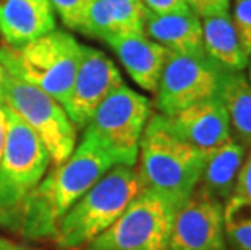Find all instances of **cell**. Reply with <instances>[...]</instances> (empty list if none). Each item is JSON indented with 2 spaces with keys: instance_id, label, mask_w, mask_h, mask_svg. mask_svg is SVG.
<instances>
[{
  "instance_id": "3957f363",
  "label": "cell",
  "mask_w": 251,
  "mask_h": 250,
  "mask_svg": "<svg viewBox=\"0 0 251 250\" xmlns=\"http://www.w3.org/2000/svg\"><path fill=\"white\" fill-rule=\"evenodd\" d=\"M144 189L138 169L122 164L110 167L60 220L57 246L81 250L114 224Z\"/></svg>"
},
{
  "instance_id": "2e32d148",
  "label": "cell",
  "mask_w": 251,
  "mask_h": 250,
  "mask_svg": "<svg viewBox=\"0 0 251 250\" xmlns=\"http://www.w3.org/2000/svg\"><path fill=\"white\" fill-rule=\"evenodd\" d=\"M245 154H247V148L230 137L222 146L206 154L204 167H202L198 187L206 190L207 194L216 196L224 203L233 195Z\"/></svg>"
},
{
  "instance_id": "8fae6325",
  "label": "cell",
  "mask_w": 251,
  "mask_h": 250,
  "mask_svg": "<svg viewBox=\"0 0 251 250\" xmlns=\"http://www.w3.org/2000/svg\"><path fill=\"white\" fill-rule=\"evenodd\" d=\"M120 84H124V78L114 60L102 51L81 46V60L63 104L75 129H84L99 104Z\"/></svg>"
},
{
  "instance_id": "277c9868",
  "label": "cell",
  "mask_w": 251,
  "mask_h": 250,
  "mask_svg": "<svg viewBox=\"0 0 251 250\" xmlns=\"http://www.w3.org/2000/svg\"><path fill=\"white\" fill-rule=\"evenodd\" d=\"M5 112L7 137L0 159V227L18 232L25 206L47 174L50 156L41 138L17 112L8 106Z\"/></svg>"
},
{
  "instance_id": "83f0119b",
  "label": "cell",
  "mask_w": 251,
  "mask_h": 250,
  "mask_svg": "<svg viewBox=\"0 0 251 250\" xmlns=\"http://www.w3.org/2000/svg\"><path fill=\"white\" fill-rule=\"evenodd\" d=\"M12 250H36V249H29V247L20 246V244H15V242H13V247H12Z\"/></svg>"
},
{
  "instance_id": "8992f818",
  "label": "cell",
  "mask_w": 251,
  "mask_h": 250,
  "mask_svg": "<svg viewBox=\"0 0 251 250\" xmlns=\"http://www.w3.org/2000/svg\"><path fill=\"white\" fill-rule=\"evenodd\" d=\"M0 101L34 130L54 166L67 161L76 145V129L54 98L0 65Z\"/></svg>"
},
{
  "instance_id": "52a82bcc",
  "label": "cell",
  "mask_w": 251,
  "mask_h": 250,
  "mask_svg": "<svg viewBox=\"0 0 251 250\" xmlns=\"http://www.w3.org/2000/svg\"><path fill=\"white\" fill-rule=\"evenodd\" d=\"M149 115L151 101L124 83L99 104L84 130L98 140L115 166L135 167Z\"/></svg>"
},
{
  "instance_id": "ffe728a7",
  "label": "cell",
  "mask_w": 251,
  "mask_h": 250,
  "mask_svg": "<svg viewBox=\"0 0 251 250\" xmlns=\"http://www.w3.org/2000/svg\"><path fill=\"white\" fill-rule=\"evenodd\" d=\"M102 3L110 23L112 36L143 33L144 15L148 8L141 0H102Z\"/></svg>"
},
{
  "instance_id": "484cf974",
  "label": "cell",
  "mask_w": 251,
  "mask_h": 250,
  "mask_svg": "<svg viewBox=\"0 0 251 250\" xmlns=\"http://www.w3.org/2000/svg\"><path fill=\"white\" fill-rule=\"evenodd\" d=\"M7 106L0 101V159H2L3 146H5V137H7Z\"/></svg>"
},
{
  "instance_id": "ac0fdd59",
  "label": "cell",
  "mask_w": 251,
  "mask_h": 250,
  "mask_svg": "<svg viewBox=\"0 0 251 250\" xmlns=\"http://www.w3.org/2000/svg\"><path fill=\"white\" fill-rule=\"evenodd\" d=\"M217 96L227 111L235 140L251 146V82L243 72H222Z\"/></svg>"
},
{
  "instance_id": "7a4b0ae2",
  "label": "cell",
  "mask_w": 251,
  "mask_h": 250,
  "mask_svg": "<svg viewBox=\"0 0 251 250\" xmlns=\"http://www.w3.org/2000/svg\"><path fill=\"white\" fill-rule=\"evenodd\" d=\"M140 172L144 187L177 211L200 184L206 154L175 134L169 117L151 114L140 141Z\"/></svg>"
},
{
  "instance_id": "f1b7e54d",
  "label": "cell",
  "mask_w": 251,
  "mask_h": 250,
  "mask_svg": "<svg viewBox=\"0 0 251 250\" xmlns=\"http://www.w3.org/2000/svg\"><path fill=\"white\" fill-rule=\"evenodd\" d=\"M248 65H250V77L248 78H250V82H251V62L248 63Z\"/></svg>"
},
{
  "instance_id": "7402d4cb",
  "label": "cell",
  "mask_w": 251,
  "mask_h": 250,
  "mask_svg": "<svg viewBox=\"0 0 251 250\" xmlns=\"http://www.w3.org/2000/svg\"><path fill=\"white\" fill-rule=\"evenodd\" d=\"M233 26L237 31L243 54L251 57V0H235Z\"/></svg>"
},
{
  "instance_id": "603a6c76",
  "label": "cell",
  "mask_w": 251,
  "mask_h": 250,
  "mask_svg": "<svg viewBox=\"0 0 251 250\" xmlns=\"http://www.w3.org/2000/svg\"><path fill=\"white\" fill-rule=\"evenodd\" d=\"M190 10L200 18L226 13L230 8V0H186Z\"/></svg>"
},
{
  "instance_id": "5bb4252c",
  "label": "cell",
  "mask_w": 251,
  "mask_h": 250,
  "mask_svg": "<svg viewBox=\"0 0 251 250\" xmlns=\"http://www.w3.org/2000/svg\"><path fill=\"white\" fill-rule=\"evenodd\" d=\"M54 29L50 0H0V33L10 47H21Z\"/></svg>"
},
{
  "instance_id": "7c38bea8",
  "label": "cell",
  "mask_w": 251,
  "mask_h": 250,
  "mask_svg": "<svg viewBox=\"0 0 251 250\" xmlns=\"http://www.w3.org/2000/svg\"><path fill=\"white\" fill-rule=\"evenodd\" d=\"M169 122L181 140L204 154L222 146L232 137L227 111L217 94L169 117Z\"/></svg>"
},
{
  "instance_id": "6da1fadb",
  "label": "cell",
  "mask_w": 251,
  "mask_h": 250,
  "mask_svg": "<svg viewBox=\"0 0 251 250\" xmlns=\"http://www.w3.org/2000/svg\"><path fill=\"white\" fill-rule=\"evenodd\" d=\"M114 166L98 140L84 130L76 150L47 172L31 194L18 234L29 241H55L65 213Z\"/></svg>"
},
{
  "instance_id": "4fadbf2b",
  "label": "cell",
  "mask_w": 251,
  "mask_h": 250,
  "mask_svg": "<svg viewBox=\"0 0 251 250\" xmlns=\"http://www.w3.org/2000/svg\"><path fill=\"white\" fill-rule=\"evenodd\" d=\"M105 42L114 49L122 65L138 86L151 93L156 91L169 56L165 47L143 33L115 34Z\"/></svg>"
},
{
  "instance_id": "5b68a950",
  "label": "cell",
  "mask_w": 251,
  "mask_h": 250,
  "mask_svg": "<svg viewBox=\"0 0 251 250\" xmlns=\"http://www.w3.org/2000/svg\"><path fill=\"white\" fill-rule=\"evenodd\" d=\"M81 46L72 34L54 29L21 47H0V65L63 108L81 60Z\"/></svg>"
},
{
  "instance_id": "ba28073f",
  "label": "cell",
  "mask_w": 251,
  "mask_h": 250,
  "mask_svg": "<svg viewBox=\"0 0 251 250\" xmlns=\"http://www.w3.org/2000/svg\"><path fill=\"white\" fill-rule=\"evenodd\" d=\"M174 215L162 196L144 189L114 224L81 250H169Z\"/></svg>"
},
{
  "instance_id": "d6986e66",
  "label": "cell",
  "mask_w": 251,
  "mask_h": 250,
  "mask_svg": "<svg viewBox=\"0 0 251 250\" xmlns=\"http://www.w3.org/2000/svg\"><path fill=\"white\" fill-rule=\"evenodd\" d=\"M224 231L230 250H251V201L235 194L224 201Z\"/></svg>"
},
{
  "instance_id": "e0dca14e",
  "label": "cell",
  "mask_w": 251,
  "mask_h": 250,
  "mask_svg": "<svg viewBox=\"0 0 251 250\" xmlns=\"http://www.w3.org/2000/svg\"><path fill=\"white\" fill-rule=\"evenodd\" d=\"M201 26L204 54L222 70L243 72L248 65V57L243 54L228 12L201 18Z\"/></svg>"
},
{
  "instance_id": "9a60e30c",
  "label": "cell",
  "mask_w": 251,
  "mask_h": 250,
  "mask_svg": "<svg viewBox=\"0 0 251 250\" xmlns=\"http://www.w3.org/2000/svg\"><path fill=\"white\" fill-rule=\"evenodd\" d=\"M143 33L174 54L204 56L201 18L191 10L172 13L146 10Z\"/></svg>"
},
{
  "instance_id": "44dd1931",
  "label": "cell",
  "mask_w": 251,
  "mask_h": 250,
  "mask_svg": "<svg viewBox=\"0 0 251 250\" xmlns=\"http://www.w3.org/2000/svg\"><path fill=\"white\" fill-rule=\"evenodd\" d=\"M93 0H50L52 8L62 18L63 25L72 29H81Z\"/></svg>"
},
{
  "instance_id": "d4e9b609",
  "label": "cell",
  "mask_w": 251,
  "mask_h": 250,
  "mask_svg": "<svg viewBox=\"0 0 251 250\" xmlns=\"http://www.w3.org/2000/svg\"><path fill=\"white\" fill-rule=\"evenodd\" d=\"M149 12L154 13H172L190 10L186 0H141Z\"/></svg>"
},
{
  "instance_id": "9c48e42d",
  "label": "cell",
  "mask_w": 251,
  "mask_h": 250,
  "mask_svg": "<svg viewBox=\"0 0 251 250\" xmlns=\"http://www.w3.org/2000/svg\"><path fill=\"white\" fill-rule=\"evenodd\" d=\"M222 72L206 54L185 56L169 52L156 89L159 114L172 117L200 101L216 96Z\"/></svg>"
},
{
  "instance_id": "cb8c5ba5",
  "label": "cell",
  "mask_w": 251,
  "mask_h": 250,
  "mask_svg": "<svg viewBox=\"0 0 251 250\" xmlns=\"http://www.w3.org/2000/svg\"><path fill=\"white\" fill-rule=\"evenodd\" d=\"M233 194L251 201V146L247 150V154H245V159H243L242 167H240Z\"/></svg>"
},
{
  "instance_id": "4316f807",
  "label": "cell",
  "mask_w": 251,
  "mask_h": 250,
  "mask_svg": "<svg viewBox=\"0 0 251 250\" xmlns=\"http://www.w3.org/2000/svg\"><path fill=\"white\" fill-rule=\"evenodd\" d=\"M13 247V242H10L8 239L5 237H0V250H12Z\"/></svg>"
},
{
  "instance_id": "30bf717a",
  "label": "cell",
  "mask_w": 251,
  "mask_h": 250,
  "mask_svg": "<svg viewBox=\"0 0 251 250\" xmlns=\"http://www.w3.org/2000/svg\"><path fill=\"white\" fill-rule=\"evenodd\" d=\"M169 250H230L224 231V203L196 187L175 211Z\"/></svg>"
}]
</instances>
